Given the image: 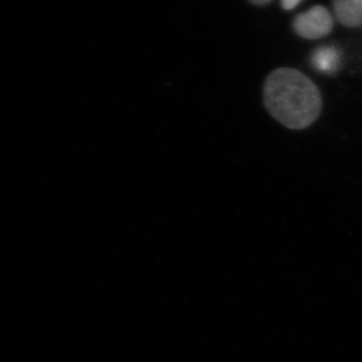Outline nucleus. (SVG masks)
I'll use <instances>...</instances> for the list:
<instances>
[{"mask_svg": "<svg viewBox=\"0 0 362 362\" xmlns=\"http://www.w3.org/2000/svg\"><path fill=\"white\" fill-rule=\"evenodd\" d=\"M266 108L290 129H304L320 115L322 98L313 82L294 69L274 71L264 87Z\"/></svg>", "mask_w": 362, "mask_h": 362, "instance_id": "f257e3e1", "label": "nucleus"}, {"mask_svg": "<svg viewBox=\"0 0 362 362\" xmlns=\"http://www.w3.org/2000/svg\"><path fill=\"white\" fill-rule=\"evenodd\" d=\"M293 28L304 39H320L332 30V16L325 7L314 6L306 13L297 16L293 21Z\"/></svg>", "mask_w": 362, "mask_h": 362, "instance_id": "f03ea898", "label": "nucleus"}, {"mask_svg": "<svg viewBox=\"0 0 362 362\" xmlns=\"http://www.w3.org/2000/svg\"><path fill=\"white\" fill-rule=\"evenodd\" d=\"M334 11L343 25L356 28L362 25V0H334Z\"/></svg>", "mask_w": 362, "mask_h": 362, "instance_id": "7ed1b4c3", "label": "nucleus"}, {"mask_svg": "<svg viewBox=\"0 0 362 362\" xmlns=\"http://www.w3.org/2000/svg\"><path fill=\"white\" fill-rule=\"evenodd\" d=\"M311 63L317 71L332 74L340 65L339 51L332 47H321L313 52Z\"/></svg>", "mask_w": 362, "mask_h": 362, "instance_id": "20e7f679", "label": "nucleus"}, {"mask_svg": "<svg viewBox=\"0 0 362 362\" xmlns=\"http://www.w3.org/2000/svg\"><path fill=\"white\" fill-rule=\"evenodd\" d=\"M301 1L302 0H281V6H282L283 8L286 9V11H291V9L295 8Z\"/></svg>", "mask_w": 362, "mask_h": 362, "instance_id": "39448f33", "label": "nucleus"}, {"mask_svg": "<svg viewBox=\"0 0 362 362\" xmlns=\"http://www.w3.org/2000/svg\"><path fill=\"white\" fill-rule=\"evenodd\" d=\"M252 4H257V6H264V4H269L271 0H250Z\"/></svg>", "mask_w": 362, "mask_h": 362, "instance_id": "423d86ee", "label": "nucleus"}]
</instances>
